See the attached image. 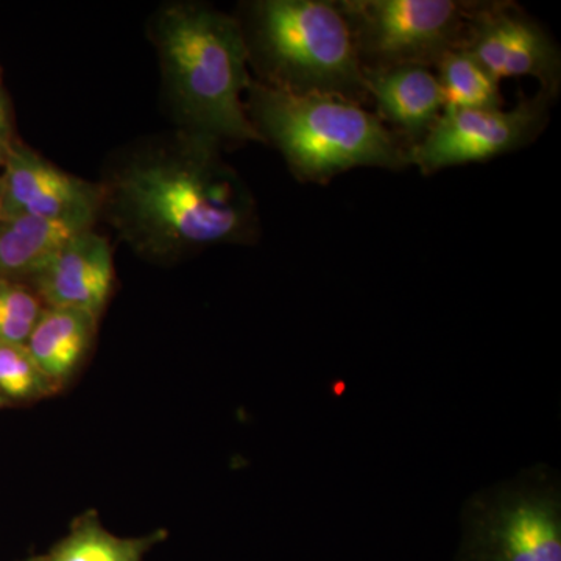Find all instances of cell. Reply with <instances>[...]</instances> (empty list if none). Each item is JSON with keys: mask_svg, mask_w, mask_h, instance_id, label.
Returning a JSON list of instances; mask_svg holds the SVG:
<instances>
[{"mask_svg": "<svg viewBox=\"0 0 561 561\" xmlns=\"http://www.w3.org/2000/svg\"><path fill=\"white\" fill-rule=\"evenodd\" d=\"M168 538V530H154L136 538H121L105 529L99 513L84 512L70 524L66 537L27 561H142L146 553Z\"/></svg>", "mask_w": 561, "mask_h": 561, "instance_id": "14", "label": "cell"}, {"mask_svg": "<svg viewBox=\"0 0 561 561\" xmlns=\"http://www.w3.org/2000/svg\"><path fill=\"white\" fill-rule=\"evenodd\" d=\"M365 73L368 98L379 117L393 125L405 146H416L443 113V94L437 76L424 66H398Z\"/></svg>", "mask_w": 561, "mask_h": 561, "instance_id": "11", "label": "cell"}, {"mask_svg": "<svg viewBox=\"0 0 561 561\" xmlns=\"http://www.w3.org/2000/svg\"><path fill=\"white\" fill-rule=\"evenodd\" d=\"M465 50L497 81L534 77L541 91L559 94L561 58L557 44L538 22L511 3H479Z\"/></svg>", "mask_w": 561, "mask_h": 561, "instance_id": "8", "label": "cell"}, {"mask_svg": "<svg viewBox=\"0 0 561 561\" xmlns=\"http://www.w3.org/2000/svg\"><path fill=\"white\" fill-rule=\"evenodd\" d=\"M44 308L28 284L0 278V343L25 345Z\"/></svg>", "mask_w": 561, "mask_h": 561, "instance_id": "17", "label": "cell"}, {"mask_svg": "<svg viewBox=\"0 0 561 561\" xmlns=\"http://www.w3.org/2000/svg\"><path fill=\"white\" fill-rule=\"evenodd\" d=\"M479 3L454 0H343L364 72L398 66H437L463 49Z\"/></svg>", "mask_w": 561, "mask_h": 561, "instance_id": "6", "label": "cell"}, {"mask_svg": "<svg viewBox=\"0 0 561 561\" xmlns=\"http://www.w3.org/2000/svg\"><path fill=\"white\" fill-rule=\"evenodd\" d=\"M90 228L28 216L0 219V278L31 280L72 236Z\"/></svg>", "mask_w": 561, "mask_h": 561, "instance_id": "13", "label": "cell"}, {"mask_svg": "<svg viewBox=\"0 0 561 561\" xmlns=\"http://www.w3.org/2000/svg\"><path fill=\"white\" fill-rule=\"evenodd\" d=\"M0 122H10L9 103H7L2 90H0Z\"/></svg>", "mask_w": 561, "mask_h": 561, "instance_id": "18", "label": "cell"}, {"mask_svg": "<svg viewBox=\"0 0 561 561\" xmlns=\"http://www.w3.org/2000/svg\"><path fill=\"white\" fill-rule=\"evenodd\" d=\"M0 405H3V402H2V401H0Z\"/></svg>", "mask_w": 561, "mask_h": 561, "instance_id": "19", "label": "cell"}, {"mask_svg": "<svg viewBox=\"0 0 561 561\" xmlns=\"http://www.w3.org/2000/svg\"><path fill=\"white\" fill-rule=\"evenodd\" d=\"M0 176V219L39 217L92 227L102 209L101 184L61 171L22 144H13Z\"/></svg>", "mask_w": 561, "mask_h": 561, "instance_id": "9", "label": "cell"}, {"mask_svg": "<svg viewBox=\"0 0 561 561\" xmlns=\"http://www.w3.org/2000/svg\"><path fill=\"white\" fill-rule=\"evenodd\" d=\"M551 94L540 91L515 108L442 113L427 135L409 149V165L431 173L453 165L493 160L530 144L545 128Z\"/></svg>", "mask_w": 561, "mask_h": 561, "instance_id": "7", "label": "cell"}, {"mask_svg": "<svg viewBox=\"0 0 561 561\" xmlns=\"http://www.w3.org/2000/svg\"><path fill=\"white\" fill-rule=\"evenodd\" d=\"M219 146L180 131L131 151L101 184L102 208L142 256L172 260L253 234V198Z\"/></svg>", "mask_w": 561, "mask_h": 561, "instance_id": "1", "label": "cell"}, {"mask_svg": "<svg viewBox=\"0 0 561 561\" xmlns=\"http://www.w3.org/2000/svg\"><path fill=\"white\" fill-rule=\"evenodd\" d=\"M253 20L267 84L359 105L367 101L364 69L339 2L265 0L254 5Z\"/></svg>", "mask_w": 561, "mask_h": 561, "instance_id": "4", "label": "cell"}, {"mask_svg": "<svg viewBox=\"0 0 561 561\" xmlns=\"http://www.w3.org/2000/svg\"><path fill=\"white\" fill-rule=\"evenodd\" d=\"M461 561H561L559 479L549 468L476 494L465 507Z\"/></svg>", "mask_w": 561, "mask_h": 561, "instance_id": "5", "label": "cell"}, {"mask_svg": "<svg viewBox=\"0 0 561 561\" xmlns=\"http://www.w3.org/2000/svg\"><path fill=\"white\" fill-rule=\"evenodd\" d=\"M247 91L251 124L278 147L298 179L323 183L351 169L409 165L404 140L359 103L254 81Z\"/></svg>", "mask_w": 561, "mask_h": 561, "instance_id": "3", "label": "cell"}, {"mask_svg": "<svg viewBox=\"0 0 561 561\" xmlns=\"http://www.w3.org/2000/svg\"><path fill=\"white\" fill-rule=\"evenodd\" d=\"M435 68L442 88L443 113L501 108L500 81L470 51H449Z\"/></svg>", "mask_w": 561, "mask_h": 561, "instance_id": "15", "label": "cell"}, {"mask_svg": "<svg viewBox=\"0 0 561 561\" xmlns=\"http://www.w3.org/2000/svg\"><path fill=\"white\" fill-rule=\"evenodd\" d=\"M58 390L39 370L25 345L0 343V401L3 404L44 400Z\"/></svg>", "mask_w": 561, "mask_h": 561, "instance_id": "16", "label": "cell"}, {"mask_svg": "<svg viewBox=\"0 0 561 561\" xmlns=\"http://www.w3.org/2000/svg\"><path fill=\"white\" fill-rule=\"evenodd\" d=\"M98 321L79 309L46 306L41 313L25 348L58 389L76 375L90 354Z\"/></svg>", "mask_w": 561, "mask_h": 561, "instance_id": "12", "label": "cell"}, {"mask_svg": "<svg viewBox=\"0 0 561 561\" xmlns=\"http://www.w3.org/2000/svg\"><path fill=\"white\" fill-rule=\"evenodd\" d=\"M108 239L92 228L77 232L31 280L44 306L79 309L101 319L113 289Z\"/></svg>", "mask_w": 561, "mask_h": 561, "instance_id": "10", "label": "cell"}, {"mask_svg": "<svg viewBox=\"0 0 561 561\" xmlns=\"http://www.w3.org/2000/svg\"><path fill=\"white\" fill-rule=\"evenodd\" d=\"M154 39L187 130L217 142L262 140L241 101L251 81L250 51L238 21L209 7L179 3L162 11Z\"/></svg>", "mask_w": 561, "mask_h": 561, "instance_id": "2", "label": "cell"}]
</instances>
